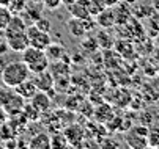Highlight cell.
I'll return each mask as SVG.
<instances>
[{
  "label": "cell",
  "instance_id": "obj_1",
  "mask_svg": "<svg viewBox=\"0 0 159 149\" xmlns=\"http://www.w3.org/2000/svg\"><path fill=\"white\" fill-rule=\"evenodd\" d=\"M30 74L32 72L24 61H13V63H7V66L3 68L0 77H2V82L5 87L14 88L24 80L30 79Z\"/></svg>",
  "mask_w": 159,
  "mask_h": 149
},
{
  "label": "cell",
  "instance_id": "obj_2",
  "mask_svg": "<svg viewBox=\"0 0 159 149\" xmlns=\"http://www.w3.org/2000/svg\"><path fill=\"white\" fill-rule=\"evenodd\" d=\"M22 61L29 66L32 74L48 71L49 63H51L46 57V52L41 50V49H36V47H32V46H29L24 52H22Z\"/></svg>",
  "mask_w": 159,
  "mask_h": 149
},
{
  "label": "cell",
  "instance_id": "obj_3",
  "mask_svg": "<svg viewBox=\"0 0 159 149\" xmlns=\"http://www.w3.org/2000/svg\"><path fill=\"white\" fill-rule=\"evenodd\" d=\"M24 104H25V99H22L13 88L7 87L5 90H0V105L7 110L10 116L20 113Z\"/></svg>",
  "mask_w": 159,
  "mask_h": 149
},
{
  "label": "cell",
  "instance_id": "obj_4",
  "mask_svg": "<svg viewBox=\"0 0 159 149\" xmlns=\"http://www.w3.org/2000/svg\"><path fill=\"white\" fill-rule=\"evenodd\" d=\"M5 41L13 52L22 53L30 44H29V38H27V30H5Z\"/></svg>",
  "mask_w": 159,
  "mask_h": 149
},
{
  "label": "cell",
  "instance_id": "obj_5",
  "mask_svg": "<svg viewBox=\"0 0 159 149\" xmlns=\"http://www.w3.org/2000/svg\"><path fill=\"white\" fill-rule=\"evenodd\" d=\"M95 27H96V22L92 20V17H88V19L73 17V19L68 20V30H70L71 36L73 38H79V39L87 36Z\"/></svg>",
  "mask_w": 159,
  "mask_h": 149
},
{
  "label": "cell",
  "instance_id": "obj_6",
  "mask_svg": "<svg viewBox=\"0 0 159 149\" xmlns=\"http://www.w3.org/2000/svg\"><path fill=\"white\" fill-rule=\"evenodd\" d=\"M148 127L145 124H139V126H134L128 130L126 134V143L131 147H147L148 146Z\"/></svg>",
  "mask_w": 159,
  "mask_h": 149
},
{
  "label": "cell",
  "instance_id": "obj_7",
  "mask_svg": "<svg viewBox=\"0 0 159 149\" xmlns=\"http://www.w3.org/2000/svg\"><path fill=\"white\" fill-rule=\"evenodd\" d=\"M27 38H29V44L32 47H36V49H41V50H44L52 42L51 33L39 30L33 24L32 25H27Z\"/></svg>",
  "mask_w": 159,
  "mask_h": 149
},
{
  "label": "cell",
  "instance_id": "obj_8",
  "mask_svg": "<svg viewBox=\"0 0 159 149\" xmlns=\"http://www.w3.org/2000/svg\"><path fill=\"white\" fill-rule=\"evenodd\" d=\"M36 85V88L41 90V91H52L54 90V75L52 72L48 69V71H43V72H38V74H33V79H32Z\"/></svg>",
  "mask_w": 159,
  "mask_h": 149
},
{
  "label": "cell",
  "instance_id": "obj_9",
  "mask_svg": "<svg viewBox=\"0 0 159 149\" xmlns=\"http://www.w3.org/2000/svg\"><path fill=\"white\" fill-rule=\"evenodd\" d=\"M95 22L99 28H110L113 25H117L115 22V13H113V6H106L99 14L95 16Z\"/></svg>",
  "mask_w": 159,
  "mask_h": 149
},
{
  "label": "cell",
  "instance_id": "obj_10",
  "mask_svg": "<svg viewBox=\"0 0 159 149\" xmlns=\"http://www.w3.org/2000/svg\"><path fill=\"white\" fill-rule=\"evenodd\" d=\"M63 134L68 138V143L70 146H82V140L84 137V129L77 124H68V127L63 130Z\"/></svg>",
  "mask_w": 159,
  "mask_h": 149
},
{
  "label": "cell",
  "instance_id": "obj_11",
  "mask_svg": "<svg viewBox=\"0 0 159 149\" xmlns=\"http://www.w3.org/2000/svg\"><path fill=\"white\" fill-rule=\"evenodd\" d=\"M73 17H80V19H88L92 17L90 14V0H76L73 5L68 6Z\"/></svg>",
  "mask_w": 159,
  "mask_h": 149
},
{
  "label": "cell",
  "instance_id": "obj_12",
  "mask_svg": "<svg viewBox=\"0 0 159 149\" xmlns=\"http://www.w3.org/2000/svg\"><path fill=\"white\" fill-rule=\"evenodd\" d=\"M113 13H115L117 25H125L132 17V10L129 8V3H126V2H118L115 6H113Z\"/></svg>",
  "mask_w": 159,
  "mask_h": 149
},
{
  "label": "cell",
  "instance_id": "obj_13",
  "mask_svg": "<svg viewBox=\"0 0 159 149\" xmlns=\"http://www.w3.org/2000/svg\"><path fill=\"white\" fill-rule=\"evenodd\" d=\"M30 102H32V105H35V107H36L41 113H44V112H48V110L51 109L52 99H51V96H49L46 91L38 90V91L33 94V97L30 99Z\"/></svg>",
  "mask_w": 159,
  "mask_h": 149
},
{
  "label": "cell",
  "instance_id": "obj_14",
  "mask_svg": "<svg viewBox=\"0 0 159 149\" xmlns=\"http://www.w3.org/2000/svg\"><path fill=\"white\" fill-rule=\"evenodd\" d=\"M22 99H25V100H30L32 97H33V94L38 91V88H36V85H35V82L32 80V79H27V80H24L22 83H19L17 87H14L13 88Z\"/></svg>",
  "mask_w": 159,
  "mask_h": 149
},
{
  "label": "cell",
  "instance_id": "obj_15",
  "mask_svg": "<svg viewBox=\"0 0 159 149\" xmlns=\"http://www.w3.org/2000/svg\"><path fill=\"white\" fill-rule=\"evenodd\" d=\"M29 147L30 149H48V147H51V134H48V132L35 134L33 137H30Z\"/></svg>",
  "mask_w": 159,
  "mask_h": 149
},
{
  "label": "cell",
  "instance_id": "obj_16",
  "mask_svg": "<svg viewBox=\"0 0 159 149\" xmlns=\"http://www.w3.org/2000/svg\"><path fill=\"white\" fill-rule=\"evenodd\" d=\"M44 52H46V57H48V60L51 63L52 61H58V60H61L66 55L65 46L58 44V42H51V44L44 49Z\"/></svg>",
  "mask_w": 159,
  "mask_h": 149
},
{
  "label": "cell",
  "instance_id": "obj_17",
  "mask_svg": "<svg viewBox=\"0 0 159 149\" xmlns=\"http://www.w3.org/2000/svg\"><path fill=\"white\" fill-rule=\"evenodd\" d=\"M43 8H44L43 2H32V0H29L22 13H25V16L32 20V22H35L36 19H39L43 16Z\"/></svg>",
  "mask_w": 159,
  "mask_h": 149
},
{
  "label": "cell",
  "instance_id": "obj_18",
  "mask_svg": "<svg viewBox=\"0 0 159 149\" xmlns=\"http://www.w3.org/2000/svg\"><path fill=\"white\" fill-rule=\"evenodd\" d=\"M22 115L25 116V119L33 124V122H38L41 119V112L35 107V105H32V102H27L24 104V107H22Z\"/></svg>",
  "mask_w": 159,
  "mask_h": 149
},
{
  "label": "cell",
  "instance_id": "obj_19",
  "mask_svg": "<svg viewBox=\"0 0 159 149\" xmlns=\"http://www.w3.org/2000/svg\"><path fill=\"white\" fill-rule=\"evenodd\" d=\"M96 39H98L99 49H106V50H107V49H112V47H113V44H115L113 38L107 33V28H101V30L98 32Z\"/></svg>",
  "mask_w": 159,
  "mask_h": 149
},
{
  "label": "cell",
  "instance_id": "obj_20",
  "mask_svg": "<svg viewBox=\"0 0 159 149\" xmlns=\"http://www.w3.org/2000/svg\"><path fill=\"white\" fill-rule=\"evenodd\" d=\"M70 143H68V138L63 132H52L51 134V147H68Z\"/></svg>",
  "mask_w": 159,
  "mask_h": 149
},
{
  "label": "cell",
  "instance_id": "obj_21",
  "mask_svg": "<svg viewBox=\"0 0 159 149\" xmlns=\"http://www.w3.org/2000/svg\"><path fill=\"white\" fill-rule=\"evenodd\" d=\"M11 17H13V13L10 11V8L5 5H0V32H3L8 27Z\"/></svg>",
  "mask_w": 159,
  "mask_h": 149
},
{
  "label": "cell",
  "instance_id": "obj_22",
  "mask_svg": "<svg viewBox=\"0 0 159 149\" xmlns=\"http://www.w3.org/2000/svg\"><path fill=\"white\" fill-rule=\"evenodd\" d=\"M80 46L85 49V50H88L90 53H93V52H96L98 49H99V44H98V39L95 38V36H84L82 38V42H80Z\"/></svg>",
  "mask_w": 159,
  "mask_h": 149
},
{
  "label": "cell",
  "instance_id": "obj_23",
  "mask_svg": "<svg viewBox=\"0 0 159 149\" xmlns=\"http://www.w3.org/2000/svg\"><path fill=\"white\" fill-rule=\"evenodd\" d=\"M96 110L102 112V116H99V118L96 119V121H98V122H101V124L109 122V121L112 119V116H113V113H112V107H110V105H107V104L99 105V107H96Z\"/></svg>",
  "mask_w": 159,
  "mask_h": 149
},
{
  "label": "cell",
  "instance_id": "obj_24",
  "mask_svg": "<svg viewBox=\"0 0 159 149\" xmlns=\"http://www.w3.org/2000/svg\"><path fill=\"white\" fill-rule=\"evenodd\" d=\"M148 20H150V35L154 38L159 36V11H154L148 17Z\"/></svg>",
  "mask_w": 159,
  "mask_h": 149
},
{
  "label": "cell",
  "instance_id": "obj_25",
  "mask_svg": "<svg viewBox=\"0 0 159 149\" xmlns=\"http://www.w3.org/2000/svg\"><path fill=\"white\" fill-rule=\"evenodd\" d=\"M27 2H29V0H10L8 8H10V11L13 14H22V11H24Z\"/></svg>",
  "mask_w": 159,
  "mask_h": 149
},
{
  "label": "cell",
  "instance_id": "obj_26",
  "mask_svg": "<svg viewBox=\"0 0 159 149\" xmlns=\"http://www.w3.org/2000/svg\"><path fill=\"white\" fill-rule=\"evenodd\" d=\"M147 140H148V146L159 147V127H153V129L148 130Z\"/></svg>",
  "mask_w": 159,
  "mask_h": 149
},
{
  "label": "cell",
  "instance_id": "obj_27",
  "mask_svg": "<svg viewBox=\"0 0 159 149\" xmlns=\"http://www.w3.org/2000/svg\"><path fill=\"white\" fill-rule=\"evenodd\" d=\"M16 137V134H14V130L11 129V126L8 124V122H3L2 124V129H0V140H10V138H14Z\"/></svg>",
  "mask_w": 159,
  "mask_h": 149
},
{
  "label": "cell",
  "instance_id": "obj_28",
  "mask_svg": "<svg viewBox=\"0 0 159 149\" xmlns=\"http://www.w3.org/2000/svg\"><path fill=\"white\" fill-rule=\"evenodd\" d=\"M104 8H106V5L102 0H90V14H92V17L99 14Z\"/></svg>",
  "mask_w": 159,
  "mask_h": 149
},
{
  "label": "cell",
  "instance_id": "obj_29",
  "mask_svg": "<svg viewBox=\"0 0 159 149\" xmlns=\"http://www.w3.org/2000/svg\"><path fill=\"white\" fill-rule=\"evenodd\" d=\"M33 25L35 27H38L39 30H43V32H48V33H51V28H52V25H51V20H48L46 17H39V19H36L35 22H33Z\"/></svg>",
  "mask_w": 159,
  "mask_h": 149
},
{
  "label": "cell",
  "instance_id": "obj_30",
  "mask_svg": "<svg viewBox=\"0 0 159 149\" xmlns=\"http://www.w3.org/2000/svg\"><path fill=\"white\" fill-rule=\"evenodd\" d=\"M61 3H63V0H43L44 8H48V10H57L61 6Z\"/></svg>",
  "mask_w": 159,
  "mask_h": 149
},
{
  "label": "cell",
  "instance_id": "obj_31",
  "mask_svg": "<svg viewBox=\"0 0 159 149\" xmlns=\"http://www.w3.org/2000/svg\"><path fill=\"white\" fill-rule=\"evenodd\" d=\"M8 50H10V47H8V44H7V41L3 39L2 42H0V55H5Z\"/></svg>",
  "mask_w": 159,
  "mask_h": 149
},
{
  "label": "cell",
  "instance_id": "obj_32",
  "mask_svg": "<svg viewBox=\"0 0 159 149\" xmlns=\"http://www.w3.org/2000/svg\"><path fill=\"white\" fill-rule=\"evenodd\" d=\"M5 66H7V63H5V60H3V55H0V74H2V71H3Z\"/></svg>",
  "mask_w": 159,
  "mask_h": 149
},
{
  "label": "cell",
  "instance_id": "obj_33",
  "mask_svg": "<svg viewBox=\"0 0 159 149\" xmlns=\"http://www.w3.org/2000/svg\"><path fill=\"white\" fill-rule=\"evenodd\" d=\"M151 6L154 8V11H159V0H151Z\"/></svg>",
  "mask_w": 159,
  "mask_h": 149
},
{
  "label": "cell",
  "instance_id": "obj_34",
  "mask_svg": "<svg viewBox=\"0 0 159 149\" xmlns=\"http://www.w3.org/2000/svg\"><path fill=\"white\" fill-rule=\"evenodd\" d=\"M74 2H76V0H63V3H65L66 6H70V5H73Z\"/></svg>",
  "mask_w": 159,
  "mask_h": 149
},
{
  "label": "cell",
  "instance_id": "obj_35",
  "mask_svg": "<svg viewBox=\"0 0 159 149\" xmlns=\"http://www.w3.org/2000/svg\"><path fill=\"white\" fill-rule=\"evenodd\" d=\"M0 5H5V6H8V5H10V0H0Z\"/></svg>",
  "mask_w": 159,
  "mask_h": 149
},
{
  "label": "cell",
  "instance_id": "obj_36",
  "mask_svg": "<svg viewBox=\"0 0 159 149\" xmlns=\"http://www.w3.org/2000/svg\"><path fill=\"white\" fill-rule=\"evenodd\" d=\"M5 39V35H2V32H0V42H2Z\"/></svg>",
  "mask_w": 159,
  "mask_h": 149
},
{
  "label": "cell",
  "instance_id": "obj_37",
  "mask_svg": "<svg viewBox=\"0 0 159 149\" xmlns=\"http://www.w3.org/2000/svg\"><path fill=\"white\" fill-rule=\"evenodd\" d=\"M32 2H43V0H32Z\"/></svg>",
  "mask_w": 159,
  "mask_h": 149
},
{
  "label": "cell",
  "instance_id": "obj_38",
  "mask_svg": "<svg viewBox=\"0 0 159 149\" xmlns=\"http://www.w3.org/2000/svg\"><path fill=\"white\" fill-rule=\"evenodd\" d=\"M2 124H3V122H2V121H0V129H2Z\"/></svg>",
  "mask_w": 159,
  "mask_h": 149
}]
</instances>
